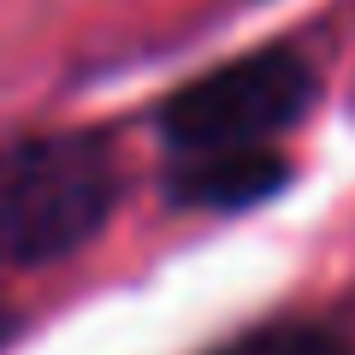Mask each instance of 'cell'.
Wrapping results in <instances>:
<instances>
[{"mask_svg":"<svg viewBox=\"0 0 355 355\" xmlns=\"http://www.w3.org/2000/svg\"><path fill=\"white\" fill-rule=\"evenodd\" d=\"M119 202V166L95 137H48L0 154V261L48 266L83 249Z\"/></svg>","mask_w":355,"mask_h":355,"instance_id":"6da1fadb","label":"cell"},{"mask_svg":"<svg viewBox=\"0 0 355 355\" xmlns=\"http://www.w3.org/2000/svg\"><path fill=\"white\" fill-rule=\"evenodd\" d=\"M314 107V65L291 48H261L231 65H214L178 89L160 113V130L178 154H243L272 148V137Z\"/></svg>","mask_w":355,"mask_h":355,"instance_id":"7a4b0ae2","label":"cell"},{"mask_svg":"<svg viewBox=\"0 0 355 355\" xmlns=\"http://www.w3.org/2000/svg\"><path fill=\"white\" fill-rule=\"evenodd\" d=\"M291 160L272 148H243V154H196L184 172L172 178V196L196 207H249L284 190Z\"/></svg>","mask_w":355,"mask_h":355,"instance_id":"3957f363","label":"cell"},{"mask_svg":"<svg viewBox=\"0 0 355 355\" xmlns=\"http://www.w3.org/2000/svg\"><path fill=\"white\" fill-rule=\"evenodd\" d=\"M219 355H349V349L326 326H261L249 338L225 343Z\"/></svg>","mask_w":355,"mask_h":355,"instance_id":"277c9868","label":"cell"},{"mask_svg":"<svg viewBox=\"0 0 355 355\" xmlns=\"http://www.w3.org/2000/svg\"><path fill=\"white\" fill-rule=\"evenodd\" d=\"M0 331H6V326H0Z\"/></svg>","mask_w":355,"mask_h":355,"instance_id":"5b68a950","label":"cell"}]
</instances>
